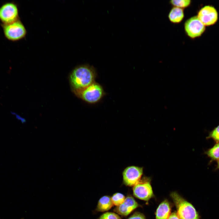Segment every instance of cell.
<instances>
[{"mask_svg": "<svg viewBox=\"0 0 219 219\" xmlns=\"http://www.w3.org/2000/svg\"><path fill=\"white\" fill-rule=\"evenodd\" d=\"M168 219H180L176 212H173L169 215Z\"/></svg>", "mask_w": 219, "mask_h": 219, "instance_id": "ffe728a7", "label": "cell"}, {"mask_svg": "<svg viewBox=\"0 0 219 219\" xmlns=\"http://www.w3.org/2000/svg\"><path fill=\"white\" fill-rule=\"evenodd\" d=\"M171 196L176 206L177 213L180 219H200L198 213L191 203L176 192L172 193Z\"/></svg>", "mask_w": 219, "mask_h": 219, "instance_id": "7a4b0ae2", "label": "cell"}, {"mask_svg": "<svg viewBox=\"0 0 219 219\" xmlns=\"http://www.w3.org/2000/svg\"><path fill=\"white\" fill-rule=\"evenodd\" d=\"M171 211L169 204L166 200L161 203L158 207L156 213V219H168Z\"/></svg>", "mask_w": 219, "mask_h": 219, "instance_id": "8fae6325", "label": "cell"}, {"mask_svg": "<svg viewBox=\"0 0 219 219\" xmlns=\"http://www.w3.org/2000/svg\"><path fill=\"white\" fill-rule=\"evenodd\" d=\"M97 73L95 68L89 64H83L75 68L70 76L73 92L83 89L95 82Z\"/></svg>", "mask_w": 219, "mask_h": 219, "instance_id": "6da1fadb", "label": "cell"}, {"mask_svg": "<svg viewBox=\"0 0 219 219\" xmlns=\"http://www.w3.org/2000/svg\"><path fill=\"white\" fill-rule=\"evenodd\" d=\"M207 139H212L216 143L219 142V124L210 132Z\"/></svg>", "mask_w": 219, "mask_h": 219, "instance_id": "e0dca14e", "label": "cell"}, {"mask_svg": "<svg viewBox=\"0 0 219 219\" xmlns=\"http://www.w3.org/2000/svg\"><path fill=\"white\" fill-rule=\"evenodd\" d=\"M74 92L78 97L91 104L99 102L105 95L103 87L96 82L86 88Z\"/></svg>", "mask_w": 219, "mask_h": 219, "instance_id": "3957f363", "label": "cell"}, {"mask_svg": "<svg viewBox=\"0 0 219 219\" xmlns=\"http://www.w3.org/2000/svg\"><path fill=\"white\" fill-rule=\"evenodd\" d=\"M113 204L118 206L122 203L126 198L125 196L120 193H116L111 198Z\"/></svg>", "mask_w": 219, "mask_h": 219, "instance_id": "2e32d148", "label": "cell"}, {"mask_svg": "<svg viewBox=\"0 0 219 219\" xmlns=\"http://www.w3.org/2000/svg\"><path fill=\"white\" fill-rule=\"evenodd\" d=\"M138 206V203L132 197L129 196L126 198L122 203L117 206L114 211L120 215L126 216Z\"/></svg>", "mask_w": 219, "mask_h": 219, "instance_id": "30bf717a", "label": "cell"}, {"mask_svg": "<svg viewBox=\"0 0 219 219\" xmlns=\"http://www.w3.org/2000/svg\"><path fill=\"white\" fill-rule=\"evenodd\" d=\"M113 205L111 198L105 196L101 197L99 200L96 209L98 211H106L109 210Z\"/></svg>", "mask_w": 219, "mask_h": 219, "instance_id": "4fadbf2b", "label": "cell"}, {"mask_svg": "<svg viewBox=\"0 0 219 219\" xmlns=\"http://www.w3.org/2000/svg\"><path fill=\"white\" fill-rule=\"evenodd\" d=\"M211 161H218L219 160V142L216 143L211 148L208 149L205 152Z\"/></svg>", "mask_w": 219, "mask_h": 219, "instance_id": "5bb4252c", "label": "cell"}, {"mask_svg": "<svg viewBox=\"0 0 219 219\" xmlns=\"http://www.w3.org/2000/svg\"><path fill=\"white\" fill-rule=\"evenodd\" d=\"M184 28L186 34L192 39L201 36L206 29L205 26L197 16H192L187 19L184 23Z\"/></svg>", "mask_w": 219, "mask_h": 219, "instance_id": "5b68a950", "label": "cell"}, {"mask_svg": "<svg viewBox=\"0 0 219 219\" xmlns=\"http://www.w3.org/2000/svg\"><path fill=\"white\" fill-rule=\"evenodd\" d=\"M197 16L205 26L215 24L218 18V13L213 6L207 5L202 8L198 11Z\"/></svg>", "mask_w": 219, "mask_h": 219, "instance_id": "9c48e42d", "label": "cell"}, {"mask_svg": "<svg viewBox=\"0 0 219 219\" xmlns=\"http://www.w3.org/2000/svg\"><path fill=\"white\" fill-rule=\"evenodd\" d=\"M216 169H219V160L217 161V163Z\"/></svg>", "mask_w": 219, "mask_h": 219, "instance_id": "44dd1931", "label": "cell"}, {"mask_svg": "<svg viewBox=\"0 0 219 219\" xmlns=\"http://www.w3.org/2000/svg\"><path fill=\"white\" fill-rule=\"evenodd\" d=\"M99 219H121L117 214L111 212H106L102 214Z\"/></svg>", "mask_w": 219, "mask_h": 219, "instance_id": "ac0fdd59", "label": "cell"}, {"mask_svg": "<svg viewBox=\"0 0 219 219\" xmlns=\"http://www.w3.org/2000/svg\"><path fill=\"white\" fill-rule=\"evenodd\" d=\"M2 26L5 37L11 41L21 40L26 34V29L19 19L9 24H2Z\"/></svg>", "mask_w": 219, "mask_h": 219, "instance_id": "277c9868", "label": "cell"}, {"mask_svg": "<svg viewBox=\"0 0 219 219\" xmlns=\"http://www.w3.org/2000/svg\"><path fill=\"white\" fill-rule=\"evenodd\" d=\"M143 168L135 166L127 167L122 172L124 184L128 186H134L141 179L143 174Z\"/></svg>", "mask_w": 219, "mask_h": 219, "instance_id": "52a82bcc", "label": "cell"}, {"mask_svg": "<svg viewBox=\"0 0 219 219\" xmlns=\"http://www.w3.org/2000/svg\"><path fill=\"white\" fill-rule=\"evenodd\" d=\"M133 194L137 198L145 201H148L153 195L152 189L150 182L148 180H141L133 188Z\"/></svg>", "mask_w": 219, "mask_h": 219, "instance_id": "ba28073f", "label": "cell"}, {"mask_svg": "<svg viewBox=\"0 0 219 219\" xmlns=\"http://www.w3.org/2000/svg\"><path fill=\"white\" fill-rule=\"evenodd\" d=\"M168 17L170 22L172 23L177 24L181 23L184 17L183 9L173 7L169 12Z\"/></svg>", "mask_w": 219, "mask_h": 219, "instance_id": "7c38bea8", "label": "cell"}, {"mask_svg": "<svg viewBox=\"0 0 219 219\" xmlns=\"http://www.w3.org/2000/svg\"><path fill=\"white\" fill-rule=\"evenodd\" d=\"M19 19L17 5L14 2H6L0 7V20L2 24H9Z\"/></svg>", "mask_w": 219, "mask_h": 219, "instance_id": "8992f818", "label": "cell"}, {"mask_svg": "<svg viewBox=\"0 0 219 219\" xmlns=\"http://www.w3.org/2000/svg\"><path fill=\"white\" fill-rule=\"evenodd\" d=\"M170 4L173 6L184 9L189 7L191 3L190 0H172L169 2Z\"/></svg>", "mask_w": 219, "mask_h": 219, "instance_id": "9a60e30c", "label": "cell"}, {"mask_svg": "<svg viewBox=\"0 0 219 219\" xmlns=\"http://www.w3.org/2000/svg\"><path fill=\"white\" fill-rule=\"evenodd\" d=\"M128 219H145L144 215L140 212H135Z\"/></svg>", "mask_w": 219, "mask_h": 219, "instance_id": "d6986e66", "label": "cell"}]
</instances>
